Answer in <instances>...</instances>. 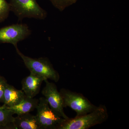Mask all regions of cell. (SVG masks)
<instances>
[{
	"mask_svg": "<svg viewBox=\"0 0 129 129\" xmlns=\"http://www.w3.org/2000/svg\"><path fill=\"white\" fill-rule=\"evenodd\" d=\"M108 117L106 106L100 105L90 112L65 119L58 129H88L106 122Z\"/></svg>",
	"mask_w": 129,
	"mask_h": 129,
	"instance_id": "6da1fadb",
	"label": "cell"
},
{
	"mask_svg": "<svg viewBox=\"0 0 129 129\" xmlns=\"http://www.w3.org/2000/svg\"><path fill=\"white\" fill-rule=\"evenodd\" d=\"M16 50L30 73L43 77L45 80L50 79L55 82H57L59 80L60 76L59 73L54 69L47 58H32L24 55L18 48Z\"/></svg>",
	"mask_w": 129,
	"mask_h": 129,
	"instance_id": "7a4b0ae2",
	"label": "cell"
},
{
	"mask_svg": "<svg viewBox=\"0 0 129 129\" xmlns=\"http://www.w3.org/2000/svg\"><path fill=\"white\" fill-rule=\"evenodd\" d=\"M11 11L22 21L25 18L44 19L47 12L37 3L36 0H10Z\"/></svg>",
	"mask_w": 129,
	"mask_h": 129,
	"instance_id": "3957f363",
	"label": "cell"
},
{
	"mask_svg": "<svg viewBox=\"0 0 129 129\" xmlns=\"http://www.w3.org/2000/svg\"><path fill=\"white\" fill-rule=\"evenodd\" d=\"M60 93L62 97L64 108L69 107L79 116L90 112L97 106L92 104L83 94L62 88Z\"/></svg>",
	"mask_w": 129,
	"mask_h": 129,
	"instance_id": "277c9868",
	"label": "cell"
},
{
	"mask_svg": "<svg viewBox=\"0 0 129 129\" xmlns=\"http://www.w3.org/2000/svg\"><path fill=\"white\" fill-rule=\"evenodd\" d=\"M36 115L41 129H58L66 119L56 114L48 105L45 97L39 99Z\"/></svg>",
	"mask_w": 129,
	"mask_h": 129,
	"instance_id": "5b68a950",
	"label": "cell"
},
{
	"mask_svg": "<svg viewBox=\"0 0 129 129\" xmlns=\"http://www.w3.org/2000/svg\"><path fill=\"white\" fill-rule=\"evenodd\" d=\"M32 32L26 24H15L0 28V43L11 44L15 48L17 44L31 35Z\"/></svg>",
	"mask_w": 129,
	"mask_h": 129,
	"instance_id": "8992f818",
	"label": "cell"
},
{
	"mask_svg": "<svg viewBox=\"0 0 129 129\" xmlns=\"http://www.w3.org/2000/svg\"><path fill=\"white\" fill-rule=\"evenodd\" d=\"M44 81L46 85L42 91V94L46 99L50 107L61 117L66 119L69 118L64 112L62 97L55 84L49 82L48 80Z\"/></svg>",
	"mask_w": 129,
	"mask_h": 129,
	"instance_id": "52a82bcc",
	"label": "cell"
},
{
	"mask_svg": "<svg viewBox=\"0 0 129 129\" xmlns=\"http://www.w3.org/2000/svg\"><path fill=\"white\" fill-rule=\"evenodd\" d=\"M44 81L43 77L30 73L29 75L22 80V90L25 95L34 98L39 94L42 84Z\"/></svg>",
	"mask_w": 129,
	"mask_h": 129,
	"instance_id": "ba28073f",
	"label": "cell"
},
{
	"mask_svg": "<svg viewBox=\"0 0 129 129\" xmlns=\"http://www.w3.org/2000/svg\"><path fill=\"white\" fill-rule=\"evenodd\" d=\"M11 129H41V128L36 115L28 113L14 117Z\"/></svg>",
	"mask_w": 129,
	"mask_h": 129,
	"instance_id": "9c48e42d",
	"label": "cell"
},
{
	"mask_svg": "<svg viewBox=\"0 0 129 129\" xmlns=\"http://www.w3.org/2000/svg\"><path fill=\"white\" fill-rule=\"evenodd\" d=\"M25 95L22 90L17 89L7 82L5 85L3 105L11 107L17 105L21 102Z\"/></svg>",
	"mask_w": 129,
	"mask_h": 129,
	"instance_id": "30bf717a",
	"label": "cell"
},
{
	"mask_svg": "<svg viewBox=\"0 0 129 129\" xmlns=\"http://www.w3.org/2000/svg\"><path fill=\"white\" fill-rule=\"evenodd\" d=\"M39 99L30 98L25 95L23 100L17 105L11 107H7L13 114L17 115L30 113L37 108Z\"/></svg>",
	"mask_w": 129,
	"mask_h": 129,
	"instance_id": "8fae6325",
	"label": "cell"
},
{
	"mask_svg": "<svg viewBox=\"0 0 129 129\" xmlns=\"http://www.w3.org/2000/svg\"><path fill=\"white\" fill-rule=\"evenodd\" d=\"M13 113L4 105L0 107V129H11L14 117Z\"/></svg>",
	"mask_w": 129,
	"mask_h": 129,
	"instance_id": "7c38bea8",
	"label": "cell"
},
{
	"mask_svg": "<svg viewBox=\"0 0 129 129\" xmlns=\"http://www.w3.org/2000/svg\"><path fill=\"white\" fill-rule=\"evenodd\" d=\"M11 11L9 3L6 0H0V23L8 18Z\"/></svg>",
	"mask_w": 129,
	"mask_h": 129,
	"instance_id": "4fadbf2b",
	"label": "cell"
},
{
	"mask_svg": "<svg viewBox=\"0 0 129 129\" xmlns=\"http://www.w3.org/2000/svg\"><path fill=\"white\" fill-rule=\"evenodd\" d=\"M53 6L60 11L63 10L67 7L76 2V0H48Z\"/></svg>",
	"mask_w": 129,
	"mask_h": 129,
	"instance_id": "5bb4252c",
	"label": "cell"
},
{
	"mask_svg": "<svg viewBox=\"0 0 129 129\" xmlns=\"http://www.w3.org/2000/svg\"><path fill=\"white\" fill-rule=\"evenodd\" d=\"M7 83V81L5 78L0 75V103H3L5 85Z\"/></svg>",
	"mask_w": 129,
	"mask_h": 129,
	"instance_id": "9a60e30c",
	"label": "cell"
}]
</instances>
